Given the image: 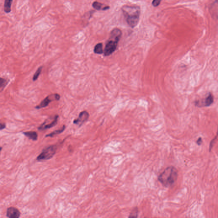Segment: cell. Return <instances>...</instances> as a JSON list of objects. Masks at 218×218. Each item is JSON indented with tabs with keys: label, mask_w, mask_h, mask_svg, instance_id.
<instances>
[{
	"label": "cell",
	"mask_w": 218,
	"mask_h": 218,
	"mask_svg": "<svg viewBox=\"0 0 218 218\" xmlns=\"http://www.w3.org/2000/svg\"><path fill=\"white\" fill-rule=\"evenodd\" d=\"M122 11L127 24L132 28L136 27L140 18V7L125 5L122 8Z\"/></svg>",
	"instance_id": "obj_1"
},
{
	"label": "cell",
	"mask_w": 218,
	"mask_h": 218,
	"mask_svg": "<svg viewBox=\"0 0 218 218\" xmlns=\"http://www.w3.org/2000/svg\"><path fill=\"white\" fill-rule=\"evenodd\" d=\"M178 176V170L176 168L173 166H169L159 175L158 180L164 187L169 188L173 185Z\"/></svg>",
	"instance_id": "obj_2"
},
{
	"label": "cell",
	"mask_w": 218,
	"mask_h": 218,
	"mask_svg": "<svg viewBox=\"0 0 218 218\" xmlns=\"http://www.w3.org/2000/svg\"><path fill=\"white\" fill-rule=\"evenodd\" d=\"M122 36V31L118 28H115L111 31L110 36L106 44L103 52L105 56H108L116 50Z\"/></svg>",
	"instance_id": "obj_3"
},
{
	"label": "cell",
	"mask_w": 218,
	"mask_h": 218,
	"mask_svg": "<svg viewBox=\"0 0 218 218\" xmlns=\"http://www.w3.org/2000/svg\"><path fill=\"white\" fill-rule=\"evenodd\" d=\"M57 147L56 144H54L44 148L42 150V152L37 157V161H43L50 160L56 154Z\"/></svg>",
	"instance_id": "obj_4"
},
{
	"label": "cell",
	"mask_w": 218,
	"mask_h": 218,
	"mask_svg": "<svg viewBox=\"0 0 218 218\" xmlns=\"http://www.w3.org/2000/svg\"><path fill=\"white\" fill-rule=\"evenodd\" d=\"M60 98V96L58 94H52L49 95L46 98H44V100L41 102L40 104L39 105L36 106L35 108L37 109L44 108L47 106L50 102L54 101H58Z\"/></svg>",
	"instance_id": "obj_5"
},
{
	"label": "cell",
	"mask_w": 218,
	"mask_h": 218,
	"mask_svg": "<svg viewBox=\"0 0 218 218\" xmlns=\"http://www.w3.org/2000/svg\"><path fill=\"white\" fill-rule=\"evenodd\" d=\"M214 102V96L210 92L208 94L207 96L201 100L195 101V105L198 107H208L210 106Z\"/></svg>",
	"instance_id": "obj_6"
},
{
	"label": "cell",
	"mask_w": 218,
	"mask_h": 218,
	"mask_svg": "<svg viewBox=\"0 0 218 218\" xmlns=\"http://www.w3.org/2000/svg\"><path fill=\"white\" fill-rule=\"evenodd\" d=\"M89 116V114L87 111H82L79 114L78 117L73 121V123L80 127L87 121Z\"/></svg>",
	"instance_id": "obj_7"
},
{
	"label": "cell",
	"mask_w": 218,
	"mask_h": 218,
	"mask_svg": "<svg viewBox=\"0 0 218 218\" xmlns=\"http://www.w3.org/2000/svg\"><path fill=\"white\" fill-rule=\"evenodd\" d=\"M20 211L15 207H10L7 209V217L8 218H19L20 217Z\"/></svg>",
	"instance_id": "obj_8"
},
{
	"label": "cell",
	"mask_w": 218,
	"mask_h": 218,
	"mask_svg": "<svg viewBox=\"0 0 218 218\" xmlns=\"http://www.w3.org/2000/svg\"><path fill=\"white\" fill-rule=\"evenodd\" d=\"M58 117V115H56L54 118V120L50 123L47 124V125L42 124L38 128V129L40 131H44V130H47V129H50V128H51L52 127L55 126L57 124Z\"/></svg>",
	"instance_id": "obj_9"
},
{
	"label": "cell",
	"mask_w": 218,
	"mask_h": 218,
	"mask_svg": "<svg viewBox=\"0 0 218 218\" xmlns=\"http://www.w3.org/2000/svg\"><path fill=\"white\" fill-rule=\"evenodd\" d=\"M23 134L29 139H31L33 141H37L38 139V135L37 132L35 131H28V132H23Z\"/></svg>",
	"instance_id": "obj_10"
},
{
	"label": "cell",
	"mask_w": 218,
	"mask_h": 218,
	"mask_svg": "<svg viewBox=\"0 0 218 218\" xmlns=\"http://www.w3.org/2000/svg\"><path fill=\"white\" fill-rule=\"evenodd\" d=\"M13 0H5L4 3V11L6 13H9L11 11V6Z\"/></svg>",
	"instance_id": "obj_11"
},
{
	"label": "cell",
	"mask_w": 218,
	"mask_h": 218,
	"mask_svg": "<svg viewBox=\"0 0 218 218\" xmlns=\"http://www.w3.org/2000/svg\"><path fill=\"white\" fill-rule=\"evenodd\" d=\"M66 129V126H63L62 127L61 129H58V130H56V131H53V132H52L48 134L47 135L45 136V137H53L54 136L56 135H58L60 134L62 132H64L65 130Z\"/></svg>",
	"instance_id": "obj_12"
},
{
	"label": "cell",
	"mask_w": 218,
	"mask_h": 218,
	"mask_svg": "<svg viewBox=\"0 0 218 218\" xmlns=\"http://www.w3.org/2000/svg\"><path fill=\"white\" fill-rule=\"evenodd\" d=\"M94 52L96 54H102L104 52L103 49V44L102 43H98L95 46Z\"/></svg>",
	"instance_id": "obj_13"
},
{
	"label": "cell",
	"mask_w": 218,
	"mask_h": 218,
	"mask_svg": "<svg viewBox=\"0 0 218 218\" xmlns=\"http://www.w3.org/2000/svg\"><path fill=\"white\" fill-rule=\"evenodd\" d=\"M103 6H104V5L103 3L99 2L97 1L94 2L93 3V4H92V6H93L94 9H95V10H102L104 11V8H105V6L103 7Z\"/></svg>",
	"instance_id": "obj_14"
},
{
	"label": "cell",
	"mask_w": 218,
	"mask_h": 218,
	"mask_svg": "<svg viewBox=\"0 0 218 218\" xmlns=\"http://www.w3.org/2000/svg\"><path fill=\"white\" fill-rule=\"evenodd\" d=\"M42 68H43V67L42 66H41L39 68L37 69L36 73H35L34 75H33V78H32V80L33 81H36V80L38 78H39V76L40 75L41 73V71H42Z\"/></svg>",
	"instance_id": "obj_15"
},
{
	"label": "cell",
	"mask_w": 218,
	"mask_h": 218,
	"mask_svg": "<svg viewBox=\"0 0 218 218\" xmlns=\"http://www.w3.org/2000/svg\"><path fill=\"white\" fill-rule=\"evenodd\" d=\"M138 214V208H134L130 213V216H129V218L131 217H137Z\"/></svg>",
	"instance_id": "obj_16"
},
{
	"label": "cell",
	"mask_w": 218,
	"mask_h": 218,
	"mask_svg": "<svg viewBox=\"0 0 218 218\" xmlns=\"http://www.w3.org/2000/svg\"><path fill=\"white\" fill-rule=\"evenodd\" d=\"M8 84L6 79L0 78V89H3Z\"/></svg>",
	"instance_id": "obj_17"
},
{
	"label": "cell",
	"mask_w": 218,
	"mask_h": 218,
	"mask_svg": "<svg viewBox=\"0 0 218 218\" xmlns=\"http://www.w3.org/2000/svg\"><path fill=\"white\" fill-rule=\"evenodd\" d=\"M162 0H153L152 4L154 7H157L160 5Z\"/></svg>",
	"instance_id": "obj_18"
},
{
	"label": "cell",
	"mask_w": 218,
	"mask_h": 218,
	"mask_svg": "<svg viewBox=\"0 0 218 218\" xmlns=\"http://www.w3.org/2000/svg\"><path fill=\"white\" fill-rule=\"evenodd\" d=\"M217 138V136H216V137H215V138H214V139H212V140L211 142L210 145V151L211 150L212 148V146H213V144H214V142H215V140H216V138Z\"/></svg>",
	"instance_id": "obj_19"
},
{
	"label": "cell",
	"mask_w": 218,
	"mask_h": 218,
	"mask_svg": "<svg viewBox=\"0 0 218 218\" xmlns=\"http://www.w3.org/2000/svg\"><path fill=\"white\" fill-rule=\"evenodd\" d=\"M202 143V139L201 137H199L198 138V140L196 141V144H198V145H201V144Z\"/></svg>",
	"instance_id": "obj_20"
},
{
	"label": "cell",
	"mask_w": 218,
	"mask_h": 218,
	"mask_svg": "<svg viewBox=\"0 0 218 218\" xmlns=\"http://www.w3.org/2000/svg\"><path fill=\"white\" fill-rule=\"evenodd\" d=\"M6 127V124L0 123V131H1V130H3V129H5Z\"/></svg>",
	"instance_id": "obj_21"
},
{
	"label": "cell",
	"mask_w": 218,
	"mask_h": 218,
	"mask_svg": "<svg viewBox=\"0 0 218 218\" xmlns=\"http://www.w3.org/2000/svg\"><path fill=\"white\" fill-rule=\"evenodd\" d=\"M2 149V147L1 146H0V154H1V151Z\"/></svg>",
	"instance_id": "obj_22"
}]
</instances>
